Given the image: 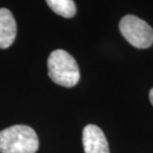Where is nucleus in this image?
Listing matches in <instances>:
<instances>
[{"mask_svg":"<svg viewBox=\"0 0 153 153\" xmlns=\"http://www.w3.org/2000/svg\"><path fill=\"white\" fill-rule=\"evenodd\" d=\"M38 148V136L28 125H12L0 131L1 153H36Z\"/></svg>","mask_w":153,"mask_h":153,"instance_id":"nucleus-1","label":"nucleus"},{"mask_svg":"<svg viewBox=\"0 0 153 153\" xmlns=\"http://www.w3.org/2000/svg\"><path fill=\"white\" fill-rule=\"evenodd\" d=\"M48 74L55 84L72 88L79 81V70L76 60L65 50H55L48 58Z\"/></svg>","mask_w":153,"mask_h":153,"instance_id":"nucleus-2","label":"nucleus"},{"mask_svg":"<svg viewBox=\"0 0 153 153\" xmlns=\"http://www.w3.org/2000/svg\"><path fill=\"white\" fill-rule=\"evenodd\" d=\"M119 31L137 49H147L153 44L152 27L135 15H125L119 22Z\"/></svg>","mask_w":153,"mask_h":153,"instance_id":"nucleus-3","label":"nucleus"},{"mask_svg":"<svg viewBox=\"0 0 153 153\" xmlns=\"http://www.w3.org/2000/svg\"><path fill=\"white\" fill-rule=\"evenodd\" d=\"M85 153H111L105 133L94 124L87 125L82 130Z\"/></svg>","mask_w":153,"mask_h":153,"instance_id":"nucleus-4","label":"nucleus"},{"mask_svg":"<svg viewBox=\"0 0 153 153\" xmlns=\"http://www.w3.org/2000/svg\"><path fill=\"white\" fill-rule=\"evenodd\" d=\"M16 22L8 9L0 8V49H7L16 38Z\"/></svg>","mask_w":153,"mask_h":153,"instance_id":"nucleus-5","label":"nucleus"},{"mask_svg":"<svg viewBox=\"0 0 153 153\" xmlns=\"http://www.w3.org/2000/svg\"><path fill=\"white\" fill-rule=\"evenodd\" d=\"M47 4L55 13L64 18H72L76 15V7L72 0H48Z\"/></svg>","mask_w":153,"mask_h":153,"instance_id":"nucleus-6","label":"nucleus"},{"mask_svg":"<svg viewBox=\"0 0 153 153\" xmlns=\"http://www.w3.org/2000/svg\"><path fill=\"white\" fill-rule=\"evenodd\" d=\"M149 100H150V102L153 105V88L150 91V93H149Z\"/></svg>","mask_w":153,"mask_h":153,"instance_id":"nucleus-7","label":"nucleus"}]
</instances>
